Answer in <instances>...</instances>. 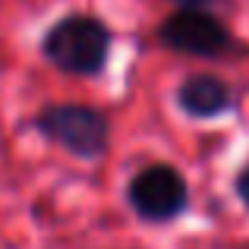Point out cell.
<instances>
[{
  "mask_svg": "<svg viewBox=\"0 0 249 249\" xmlns=\"http://www.w3.org/2000/svg\"><path fill=\"white\" fill-rule=\"evenodd\" d=\"M114 29L98 13L70 10L57 16L38 38V54L48 67L73 79H101L114 54Z\"/></svg>",
  "mask_w": 249,
  "mask_h": 249,
  "instance_id": "1",
  "label": "cell"
},
{
  "mask_svg": "<svg viewBox=\"0 0 249 249\" xmlns=\"http://www.w3.org/2000/svg\"><path fill=\"white\" fill-rule=\"evenodd\" d=\"M29 123L44 142L76 161H101L114 142L110 114L89 101H44Z\"/></svg>",
  "mask_w": 249,
  "mask_h": 249,
  "instance_id": "2",
  "label": "cell"
},
{
  "mask_svg": "<svg viewBox=\"0 0 249 249\" xmlns=\"http://www.w3.org/2000/svg\"><path fill=\"white\" fill-rule=\"evenodd\" d=\"M155 41L174 54L196 60H233L249 54L237 32L212 6H177L155 25Z\"/></svg>",
  "mask_w": 249,
  "mask_h": 249,
  "instance_id": "3",
  "label": "cell"
},
{
  "mask_svg": "<svg viewBox=\"0 0 249 249\" xmlns=\"http://www.w3.org/2000/svg\"><path fill=\"white\" fill-rule=\"evenodd\" d=\"M129 212L136 221L148 227H170L193 208V189L189 180L170 161H152L142 164L123 186Z\"/></svg>",
  "mask_w": 249,
  "mask_h": 249,
  "instance_id": "4",
  "label": "cell"
},
{
  "mask_svg": "<svg viewBox=\"0 0 249 249\" xmlns=\"http://www.w3.org/2000/svg\"><path fill=\"white\" fill-rule=\"evenodd\" d=\"M174 107L186 120L208 123L237 110V89L218 73H189L170 91Z\"/></svg>",
  "mask_w": 249,
  "mask_h": 249,
  "instance_id": "5",
  "label": "cell"
},
{
  "mask_svg": "<svg viewBox=\"0 0 249 249\" xmlns=\"http://www.w3.org/2000/svg\"><path fill=\"white\" fill-rule=\"evenodd\" d=\"M233 196H237L240 208L249 214V161L237 170V174H233Z\"/></svg>",
  "mask_w": 249,
  "mask_h": 249,
  "instance_id": "6",
  "label": "cell"
},
{
  "mask_svg": "<svg viewBox=\"0 0 249 249\" xmlns=\"http://www.w3.org/2000/svg\"><path fill=\"white\" fill-rule=\"evenodd\" d=\"M174 6H221V3H231V0H167Z\"/></svg>",
  "mask_w": 249,
  "mask_h": 249,
  "instance_id": "7",
  "label": "cell"
}]
</instances>
